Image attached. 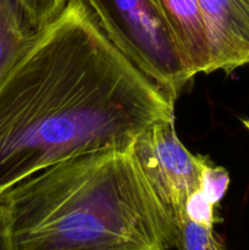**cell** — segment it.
Returning <instances> with one entry per match:
<instances>
[{"mask_svg":"<svg viewBox=\"0 0 249 250\" xmlns=\"http://www.w3.org/2000/svg\"><path fill=\"white\" fill-rule=\"evenodd\" d=\"M173 104L83 0H67L0 83V194L60 161L133 146L173 120Z\"/></svg>","mask_w":249,"mask_h":250,"instance_id":"obj_1","label":"cell"},{"mask_svg":"<svg viewBox=\"0 0 249 250\" xmlns=\"http://www.w3.org/2000/svg\"><path fill=\"white\" fill-rule=\"evenodd\" d=\"M133 149L155 192L178 221L186 215L190 198L203 189L214 164L183 146L176 134L175 120L158 122L142 132Z\"/></svg>","mask_w":249,"mask_h":250,"instance_id":"obj_4","label":"cell"},{"mask_svg":"<svg viewBox=\"0 0 249 250\" xmlns=\"http://www.w3.org/2000/svg\"><path fill=\"white\" fill-rule=\"evenodd\" d=\"M192 75L210 73L204 20L198 0H155Z\"/></svg>","mask_w":249,"mask_h":250,"instance_id":"obj_6","label":"cell"},{"mask_svg":"<svg viewBox=\"0 0 249 250\" xmlns=\"http://www.w3.org/2000/svg\"><path fill=\"white\" fill-rule=\"evenodd\" d=\"M176 221L133 146L48 166L0 194L1 250H170Z\"/></svg>","mask_w":249,"mask_h":250,"instance_id":"obj_2","label":"cell"},{"mask_svg":"<svg viewBox=\"0 0 249 250\" xmlns=\"http://www.w3.org/2000/svg\"><path fill=\"white\" fill-rule=\"evenodd\" d=\"M107 38L172 102L194 78L155 0H83Z\"/></svg>","mask_w":249,"mask_h":250,"instance_id":"obj_3","label":"cell"},{"mask_svg":"<svg viewBox=\"0 0 249 250\" xmlns=\"http://www.w3.org/2000/svg\"><path fill=\"white\" fill-rule=\"evenodd\" d=\"M36 33L20 0H0V83L23 55Z\"/></svg>","mask_w":249,"mask_h":250,"instance_id":"obj_7","label":"cell"},{"mask_svg":"<svg viewBox=\"0 0 249 250\" xmlns=\"http://www.w3.org/2000/svg\"><path fill=\"white\" fill-rule=\"evenodd\" d=\"M177 250H226L214 233V227L200 224L188 216L176 221Z\"/></svg>","mask_w":249,"mask_h":250,"instance_id":"obj_8","label":"cell"},{"mask_svg":"<svg viewBox=\"0 0 249 250\" xmlns=\"http://www.w3.org/2000/svg\"><path fill=\"white\" fill-rule=\"evenodd\" d=\"M0 250H1V246H0Z\"/></svg>","mask_w":249,"mask_h":250,"instance_id":"obj_10","label":"cell"},{"mask_svg":"<svg viewBox=\"0 0 249 250\" xmlns=\"http://www.w3.org/2000/svg\"><path fill=\"white\" fill-rule=\"evenodd\" d=\"M207 32L210 73L249 65V0H198Z\"/></svg>","mask_w":249,"mask_h":250,"instance_id":"obj_5","label":"cell"},{"mask_svg":"<svg viewBox=\"0 0 249 250\" xmlns=\"http://www.w3.org/2000/svg\"><path fill=\"white\" fill-rule=\"evenodd\" d=\"M34 28H43L65 7L67 0H20Z\"/></svg>","mask_w":249,"mask_h":250,"instance_id":"obj_9","label":"cell"}]
</instances>
